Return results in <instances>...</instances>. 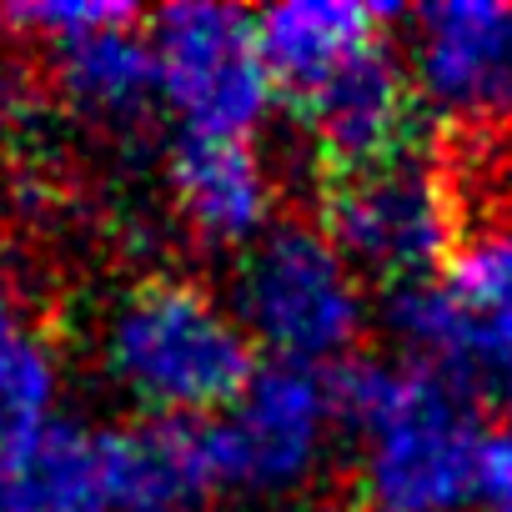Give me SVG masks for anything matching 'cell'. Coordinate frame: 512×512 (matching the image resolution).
Masks as SVG:
<instances>
[{
  "instance_id": "6da1fadb",
  "label": "cell",
  "mask_w": 512,
  "mask_h": 512,
  "mask_svg": "<svg viewBox=\"0 0 512 512\" xmlns=\"http://www.w3.org/2000/svg\"><path fill=\"white\" fill-rule=\"evenodd\" d=\"M337 427L357 432L367 512H467L487 437L472 392L417 362L347 357L332 377Z\"/></svg>"
},
{
  "instance_id": "7a4b0ae2",
  "label": "cell",
  "mask_w": 512,
  "mask_h": 512,
  "mask_svg": "<svg viewBox=\"0 0 512 512\" xmlns=\"http://www.w3.org/2000/svg\"><path fill=\"white\" fill-rule=\"evenodd\" d=\"M101 372L146 417L226 412L256 377V347L231 307L186 277H146L101 317Z\"/></svg>"
},
{
  "instance_id": "3957f363",
  "label": "cell",
  "mask_w": 512,
  "mask_h": 512,
  "mask_svg": "<svg viewBox=\"0 0 512 512\" xmlns=\"http://www.w3.org/2000/svg\"><path fill=\"white\" fill-rule=\"evenodd\" d=\"M226 307L251 347H267L272 362L307 372L342 367L367 327L357 267L312 221H277L236 251Z\"/></svg>"
},
{
  "instance_id": "277c9868",
  "label": "cell",
  "mask_w": 512,
  "mask_h": 512,
  "mask_svg": "<svg viewBox=\"0 0 512 512\" xmlns=\"http://www.w3.org/2000/svg\"><path fill=\"white\" fill-rule=\"evenodd\" d=\"M322 231L357 267L387 287L437 277L462 241V201L452 171L422 146L327 181Z\"/></svg>"
},
{
  "instance_id": "5b68a950",
  "label": "cell",
  "mask_w": 512,
  "mask_h": 512,
  "mask_svg": "<svg viewBox=\"0 0 512 512\" xmlns=\"http://www.w3.org/2000/svg\"><path fill=\"white\" fill-rule=\"evenodd\" d=\"M156 96L191 136H236L272 116L277 81L267 71L256 16L221 0H181L151 16Z\"/></svg>"
},
{
  "instance_id": "8992f818",
  "label": "cell",
  "mask_w": 512,
  "mask_h": 512,
  "mask_svg": "<svg viewBox=\"0 0 512 512\" xmlns=\"http://www.w3.org/2000/svg\"><path fill=\"white\" fill-rule=\"evenodd\" d=\"M332 432H337V407L327 372L287 362L256 367L241 397L206 422L216 487L251 502L297 497L322 472Z\"/></svg>"
},
{
  "instance_id": "52a82bcc",
  "label": "cell",
  "mask_w": 512,
  "mask_h": 512,
  "mask_svg": "<svg viewBox=\"0 0 512 512\" xmlns=\"http://www.w3.org/2000/svg\"><path fill=\"white\" fill-rule=\"evenodd\" d=\"M417 106L467 136H512V0H437L402 11Z\"/></svg>"
},
{
  "instance_id": "ba28073f",
  "label": "cell",
  "mask_w": 512,
  "mask_h": 512,
  "mask_svg": "<svg viewBox=\"0 0 512 512\" xmlns=\"http://www.w3.org/2000/svg\"><path fill=\"white\" fill-rule=\"evenodd\" d=\"M302 126L332 176L377 166L387 156H402L417 146V91L407 76L402 51L387 41L352 56L342 71H332L322 86H312L302 101Z\"/></svg>"
},
{
  "instance_id": "9c48e42d",
  "label": "cell",
  "mask_w": 512,
  "mask_h": 512,
  "mask_svg": "<svg viewBox=\"0 0 512 512\" xmlns=\"http://www.w3.org/2000/svg\"><path fill=\"white\" fill-rule=\"evenodd\" d=\"M166 191L201 246L246 251L277 226V176L262 151L236 136L181 131L166 151Z\"/></svg>"
},
{
  "instance_id": "30bf717a",
  "label": "cell",
  "mask_w": 512,
  "mask_h": 512,
  "mask_svg": "<svg viewBox=\"0 0 512 512\" xmlns=\"http://www.w3.org/2000/svg\"><path fill=\"white\" fill-rule=\"evenodd\" d=\"M116 512H196L216 492L206 422L141 417L101 432Z\"/></svg>"
},
{
  "instance_id": "8fae6325",
  "label": "cell",
  "mask_w": 512,
  "mask_h": 512,
  "mask_svg": "<svg viewBox=\"0 0 512 512\" xmlns=\"http://www.w3.org/2000/svg\"><path fill=\"white\" fill-rule=\"evenodd\" d=\"M0 512H116L101 432L51 417L0 447Z\"/></svg>"
},
{
  "instance_id": "7c38bea8",
  "label": "cell",
  "mask_w": 512,
  "mask_h": 512,
  "mask_svg": "<svg viewBox=\"0 0 512 512\" xmlns=\"http://www.w3.org/2000/svg\"><path fill=\"white\" fill-rule=\"evenodd\" d=\"M387 21H402V11L362 6V0H287L256 16V41H262L272 81L302 101L352 56L377 46V31Z\"/></svg>"
},
{
  "instance_id": "4fadbf2b",
  "label": "cell",
  "mask_w": 512,
  "mask_h": 512,
  "mask_svg": "<svg viewBox=\"0 0 512 512\" xmlns=\"http://www.w3.org/2000/svg\"><path fill=\"white\" fill-rule=\"evenodd\" d=\"M136 26L141 21H121V26H101V31H86V36L46 46L56 91L86 121L131 126L161 101L156 96L151 36H141Z\"/></svg>"
},
{
  "instance_id": "5bb4252c",
  "label": "cell",
  "mask_w": 512,
  "mask_h": 512,
  "mask_svg": "<svg viewBox=\"0 0 512 512\" xmlns=\"http://www.w3.org/2000/svg\"><path fill=\"white\" fill-rule=\"evenodd\" d=\"M61 402V357L26 302L0 292V447L46 427Z\"/></svg>"
},
{
  "instance_id": "9a60e30c",
  "label": "cell",
  "mask_w": 512,
  "mask_h": 512,
  "mask_svg": "<svg viewBox=\"0 0 512 512\" xmlns=\"http://www.w3.org/2000/svg\"><path fill=\"white\" fill-rule=\"evenodd\" d=\"M6 21L26 36H36L41 46L101 31V26H121V21H141L136 6H121V0H31V6H11Z\"/></svg>"
},
{
  "instance_id": "2e32d148",
  "label": "cell",
  "mask_w": 512,
  "mask_h": 512,
  "mask_svg": "<svg viewBox=\"0 0 512 512\" xmlns=\"http://www.w3.org/2000/svg\"><path fill=\"white\" fill-rule=\"evenodd\" d=\"M477 502L492 512H512V422L487 427L482 452H477Z\"/></svg>"
},
{
  "instance_id": "e0dca14e",
  "label": "cell",
  "mask_w": 512,
  "mask_h": 512,
  "mask_svg": "<svg viewBox=\"0 0 512 512\" xmlns=\"http://www.w3.org/2000/svg\"><path fill=\"white\" fill-rule=\"evenodd\" d=\"M487 392H492V397H497V402H502V407L512 412V352H507V357H502V367L492 372V382H487Z\"/></svg>"
}]
</instances>
